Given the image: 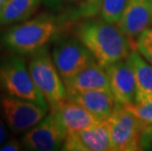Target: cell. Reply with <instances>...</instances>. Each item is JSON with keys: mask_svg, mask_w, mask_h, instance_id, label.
I'll list each match as a JSON object with an SVG mask.
<instances>
[{"mask_svg": "<svg viewBox=\"0 0 152 151\" xmlns=\"http://www.w3.org/2000/svg\"><path fill=\"white\" fill-rule=\"evenodd\" d=\"M107 71L110 91L117 105L127 106L137 102V82L134 74L127 58L105 68Z\"/></svg>", "mask_w": 152, "mask_h": 151, "instance_id": "cell-11", "label": "cell"}, {"mask_svg": "<svg viewBox=\"0 0 152 151\" xmlns=\"http://www.w3.org/2000/svg\"><path fill=\"white\" fill-rule=\"evenodd\" d=\"M125 107L145 123H152V100L146 103H134Z\"/></svg>", "mask_w": 152, "mask_h": 151, "instance_id": "cell-19", "label": "cell"}, {"mask_svg": "<svg viewBox=\"0 0 152 151\" xmlns=\"http://www.w3.org/2000/svg\"><path fill=\"white\" fill-rule=\"evenodd\" d=\"M64 1H65V0H42V2L49 8L59 7V6L62 4Z\"/></svg>", "mask_w": 152, "mask_h": 151, "instance_id": "cell-24", "label": "cell"}, {"mask_svg": "<svg viewBox=\"0 0 152 151\" xmlns=\"http://www.w3.org/2000/svg\"><path fill=\"white\" fill-rule=\"evenodd\" d=\"M68 133L50 111L42 120L25 133L21 139L23 147L31 151L62 149Z\"/></svg>", "mask_w": 152, "mask_h": 151, "instance_id": "cell-8", "label": "cell"}, {"mask_svg": "<svg viewBox=\"0 0 152 151\" xmlns=\"http://www.w3.org/2000/svg\"><path fill=\"white\" fill-rule=\"evenodd\" d=\"M76 34L104 68L126 59L134 50L131 40L117 24L110 23L103 18H86L77 26Z\"/></svg>", "mask_w": 152, "mask_h": 151, "instance_id": "cell-1", "label": "cell"}, {"mask_svg": "<svg viewBox=\"0 0 152 151\" xmlns=\"http://www.w3.org/2000/svg\"><path fill=\"white\" fill-rule=\"evenodd\" d=\"M21 141H18L14 137H11L10 139H7L4 143L0 146V151H18L22 149Z\"/></svg>", "mask_w": 152, "mask_h": 151, "instance_id": "cell-22", "label": "cell"}, {"mask_svg": "<svg viewBox=\"0 0 152 151\" xmlns=\"http://www.w3.org/2000/svg\"><path fill=\"white\" fill-rule=\"evenodd\" d=\"M58 31V22L50 15L37 17L15 24L0 35V44L19 55H33L47 46Z\"/></svg>", "mask_w": 152, "mask_h": 151, "instance_id": "cell-2", "label": "cell"}, {"mask_svg": "<svg viewBox=\"0 0 152 151\" xmlns=\"http://www.w3.org/2000/svg\"><path fill=\"white\" fill-rule=\"evenodd\" d=\"M102 0H82L80 5V14L83 17L93 18L100 14Z\"/></svg>", "mask_w": 152, "mask_h": 151, "instance_id": "cell-20", "label": "cell"}, {"mask_svg": "<svg viewBox=\"0 0 152 151\" xmlns=\"http://www.w3.org/2000/svg\"><path fill=\"white\" fill-rule=\"evenodd\" d=\"M66 151H112L108 120L86 130L67 134L62 146Z\"/></svg>", "mask_w": 152, "mask_h": 151, "instance_id": "cell-10", "label": "cell"}, {"mask_svg": "<svg viewBox=\"0 0 152 151\" xmlns=\"http://www.w3.org/2000/svg\"><path fill=\"white\" fill-rule=\"evenodd\" d=\"M6 2V0H0V9H1V7L3 5H4V3Z\"/></svg>", "mask_w": 152, "mask_h": 151, "instance_id": "cell-25", "label": "cell"}, {"mask_svg": "<svg viewBox=\"0 0 152 151\" xmlns=\"http://www.w3.org/2000/svg\"><path fill=\"white\" fill-rule=\"evenodd\" d=\"M137 82V102L146 103L152 100V65L137 50H132L127 57Z\"/></svg>", "mask_w": 152, "mask_h": 151, "instance_id": "cell-15", "label": "cell"}, {"mask_svg": "<svg viewBox=\"0 0 152 151\" xmlns=\"http://www.w3.org/2000/svg\"><path fill=\"white\" fill-rule=\"evenodd\" d=\"M51 55L64 82L96 61L85 44L73 36L59 38L54 44Z\"/></svg>", "mask_w": 152, "mask_h": 151, "instance_id": "cell-7", "label": "cell"}, {"mask_svg": "<svg viewBox=\"0 0 152 151\" xmlns=\"http://www.w3.org/2000/svg\"><path fill=\"white\" fill-rule=\"evenodd\" d=\"M112 151H140V137L145 122L125 106L117 105L108 119Z\"/></svg>", "mask_w": 152, "mask_h": 151, "instance_id": "cell-6", "label": "cell"}, {"mask_svg": "<svg viewBox=\"0 0 152 151\" xmlns=\"http://www.w3.org/2000/svg\"><path fill=\"white\" fill-rule=\"evenodd\" d=\"M129 0H102L100 16L110 23L117 24Z\"/></svg>", "mask_w": 152, "mask_h": 151, "instance_id": "cell-17", "label": "cell"}, {"mask_svg": "<svg viewBox=\"0 0 152 151\" xmlns=\"http://www.w3.org/2000/svg\"><path fill=\"white\" fill-rule=\"evenodd\" d=\"M135 49L152 65V27L144 31L135 41Z\"/></svg>", "mask_w": 152, "mask_h": 151, "instance_id": "cell-18", "label": "cell"}, {"mask_svg": "<svg viewBox=\"0 0 152 151\" xmlns=\"http://www.w3.org/2000/svg\"><path fill=\"white\" fill-rule=\"evenodd\" d=\"M67 98L72 99L77 103L82 105L87 111L94 115L99 120L108 119L113 111L115 110L117 103L114 96L109 90L93 89L77 92L75 94L69 95Z\"/></svg>", "mask_w": 152, "mask_h": 151, "instance_id": "cell-14", "label": "cell"}, {"mask_svg": "<svg viewBox=\"0 0 152 151\" xmlns=\"http://www.w3.org/2000/svg\"><path fill=\"white\" fill-rule=\"evenodd\" d=\"M141 150H152V123H146L141 131Z\"/></svg>", "mask_w": 152, "mask_h": 151, "instance_id": "cell-21", "label": "cell"}, {"mask_svg": "<svg viewBox=\"0 0 152 151\" xmlns=\"http://www.w3.org/2000/svg\"><path fill=\"white\" fill-rule=\"evenodd\" d=\"M28 71L35 85L42 93L50 107L67 99V89L63 79L54 64L47 46L31 55Z\"/></svg>", "mask_w": 152, "mask_h": 151, "instance_id": "cell-4", "label": "cell"}, {"mask_svg": "<svg viewBox=\"0 0 152 151\" xmlns=\"http://www.w3.org/2000/svg\"><path fill=\"white\" fill-rule=\"evenodd\" d=\"M0 91L49 107L19 54L0 59Z\"/></svg>", "mask_w": 152, "mask_h": 151, "instance_id": "cell-3", "label": "cell"}, {"mask_svg": "<svg viewBox=\"0 0 152 151\" xmlns=\"http://www.w3.org/2000/svg\"><path fill=\"white\" fill-rule=\"evenodd\" d=\"M64 83L67 89V97L77 92L93 89L110 91L107 71L97 61L91 63Z\"/></svg>", "mask_w": 152, "mask_h": 151, "instance_id": "cell-13", "label": "cell"}, {"mask_svg": "<svg viewBox=\"0 0 152 151\" xmlns=\"http://www.w3.org/2000/svg\"><path fill=\"white\" fill-rule=\"evenodd\" d=\"M8 134H7V130L4 126V123L2 122V120L0 119V146L7 140Z\"/></svg>", "mask_w": 152, "mask_h": 151, "instance_id": "cell-23", "label": "cell"}, {"mask_svg": "<svg viewBox=\"0 0 152 151\" xmlns=\"http://www.w3.org/2000/svg\"><path fill=\"white\" fill-rule=\"evenodd\" d=\"M47 106L0 92V115L13 133H26L48 114Z\"/></svg>", "mask_w": 152, "mask_h": 151, "instance_id": "cell-5", "label": "cell"}, {"mask_svg": "<svg viewBox=\"0 0 152 151\" xmlns=\"http://www.w3.org/2000/svg\"><path fill=\"white\" fill-rule=\"evenodd\" d=\"M50 111L68 133L86 130L102 122L82 105L69 98L50 107Z\"/></svg>", "mask_w": 152, "mask_h": 151, "instance_id": "cell-12", "label": "cell"}, {"mask_svg": "<svg viewBox=\"0 0 152 151\" xmlns=\"http://www.w3.org/2000/svg\"><path fill=\"white\" fill-rule=\"evenodd\" d=\"M42 0H6L0 9V27L28 20L39 8Z\"/></svg>", "mask_w": 152, "mask_h": 151, "instance_id": "cell-16", "label": "cell"}, {"mask_svg": "<svg viewBox=\"0 0 152 151\" xmlns=\"http://www.w3.org/2000/svg\"><path fill=\"white\" fill-rule=\"evenodd\" d=\"M117 26L135 49L137 37L152 27V0H129Z\"/></svg>", "mask_w": 152, "mask_h": 151, "instance_id": "cell-9", "label": "cell"}]
</instances>
